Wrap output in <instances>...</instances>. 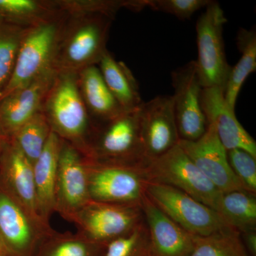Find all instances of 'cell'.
Listing matches in <instances>:
<instances>
[{"label":"cell","mask_w":256,"mask_h":256,"mask_svg":"<svg viewBox=\"0 0 256 256\" xmlns=\"http://www.w3.org/2000/svg\"><path fill=\"white\" fill-rule=\"evenodd\" d=\"M112 20L99 13L66 12L52 68L58 74H77L87 67L98 65L107 50Z\"/></svg>","instance_id":"obj_1"},{"label":"cell","mask_w":256,"mask_h":256,"mask_svg":"<svg viewBox=\"0 0 256 256\" xmlns=\"http://www.w3.org/2000/svg\"><path fill=\"white\" fill-rule=\"evenodd\" d=\"M42 111L52 130L86 156L94 124L79 90L77 74L57 75Z\"/></svg>","instance_id":"obj_2"},{"label":"cell","mask_w":256,"mask_h":256,"mask_svg":"<svg viewBox=\"0 0 256 256\" xmlns=\"http://www.w3.org/2000/svg\"><path fill=\"white\" fill-rule=\"evenodd\" d=\"M139 109L96 124L85 158L100 162L144 166L148 160L141 140Z\"/></svg>","instance_id":"obj_3"},{"label":"cell","mask_w":256,"mask_h":256,"mask_svg":"<svg viewBox=\"0 0 256 256\" xmlns=\"http://www.w3.org/2000/svg\"><path fill=\"white\" fill-rule=\"evenodd\" d=\"M66 12L57 9L30 26L18 50L14 70L0 100L52 68L56 47Z\"/></svg>","instance_id":"obj_4"},{"label":"cell","mask_w":256,"mask_h":256,"mask_svg":"<svg viewBox=\"0 0 256 256\" xmlns=\"http://www.w3.org/2000/svg\"><path fill=\"white\" fill-rule=\"evenodd\" d=\"M148 182L169 185L214 210L222 192L194 164L180 146L142 166Z\"/></svg>","instance_id":"obj_5"},{"label":"cell","mask_w":256,"mask_h":256,"mask_svg":"<svg viewBox=\"0 0 256 256\" xmlns=\"http://www.w3.org/2000/svg\"><path fill=\"white\" fill-rule=\"evenodd\" d=\"M85 160L92 201L140 204L148 182L142 166Z\"/></svg>","instance_id":"obj_6"},{"label":"cell","mask_w":256,"mask_h":256,"mask_svg":"<svg viewBox=\"0 0 256 256\" xmlns=\"http://www.w3.org/2000/svg\"><path fill=\"white\" fill-rule=\"evenodd\" d=\"M140 204L90 201L68 218L86 238L108 246L132 232L144 220Z\"/></svg>","instance_id":"obj_7"},{"label":"cell","mask_w":256,"mask_h":256,"mask_svg":"<svg viewBox=\"0 0 256 256\" xmlns=\"http://www.w3.org/2000/svg\"><path fill=\"white\" fill-rule=\"evenodd\" d=\"M146 194L162 212L193 235L204 236L232 228L216 210L173 186L148 182Z\"/></svg>","instance_id":"obj_8"},{"label":"cell","mask_w":256,"mask_h":256,"mask_svg":"<svg viewBox=\"0 0 256 256\" xmlns=\"http://www.w3.org/2000/svg\"><path fill=\"white\" fill-rule=\"evenodd\" d=\"M196 22L198 60H195L203 88H225L230 67L226 57L223 26L226 22L220 4L212 1Z\"/></svg>","instance_id":"obj_9"},{"label":"cell","mask_w":256,"mask_h":256,"mask_svg":"<svg viewBox=\"0 0 256 256\" xmlns=\"http://www.w3.org/2000/svg\"><path fill=\"white\" fill-rule=\"evenodd\" d=\"M0 188V242L8 256H34L43 238L53 232Z\"/></svg>","instance_id":"obj_10"},{"label":"cell","mask_w":256,"mask_h":256,"mask_svg":"<svg viewBox=\"0 0 256 256\" xmlns=\"http://www.w3.org/2000/svg\"><path fill=\"white\" fill-rule=\"evenodd\" d=\"M173 108L180 139L194 141L206 131L208 124L201 105L202 86L195 60L174 70L172 75Z\"/></svg>","instance_id":"obj_11"},{"label":"cell","mask_w":256,"mask_h":256,"mask_svg":"<svg viewBox=\"0 0 256 256\" xmlns=\"http://www.w3.org/2000/svg\"><path fill=\"white\" fill-rule=\"evenodd\" d=\"M90 201L85 156L63 140L57 170L55 212L68 220Z\"/></svg>","instance_id":"obj_12"},{"label":"cell","mask_w":256,"mask_h":256,"mask_svg":"<svg viewBox=\"0 0 256 256\" xmlns=\"http://www.w3.org/2000/svg\"><path fill=\"white\" fill-rule=\"evenodd\" d=\"M140 129L148 161L163 156L178 146L180 136L171 96H159L139 109Z\"/></svg>","instance_id":"obj_13"},{"label":"cell","mask_w":256,"mask_h":256,"mask_svg":"<svg viewBox=\"0 0 256 256\" xmlns=\"http://www.w3.org/2000/svg\"><path fill=\"white\" fill-rule=\"evenodd\" d=\"M178 146L198 169L222 193L246 191L229 165L227 150L220 142L212 124L194 141L180 140Z\"/></svg>","instance_id":"obj_14"},{"label":"cell","mask_w":256,"mask_h":256,"mask_svg":"<svg viewBox=\"0 0 256 256\" xmlns=\"http://www.w3.org/2000/svg\"><path fill=\"white\" fill-rule=\"evenodd\" d=\"M57 75L50 69L0 100V128L9 138L42 111Z\"/></svg>","instance_id":"obj_15"},{"label":"cell","mask_w":256,"mask_h":256,"mask_svg":"<svg viewBox=\"0 0 256 256\" xmlns=\"http://www.w3.org/2000/svg\"><path fill=\"white\" fill-rule=\"evenodd\" d=\"M202 110L208 124H212L220 142L227 150H244L256 158L255 140L244 129L224 98V88H203L201 92Z\"/></svg>","instance_id":"obj_16"},{"label":"cell","mask_w":256,"mask_h":256,"mask_svg":"<svg viewBox=\"0 0 256 256\" xmlns=\"http://www.w3.org/2000/svg\"><path fill=\"white\" fill-rule=\"evenodd\" d=\"M141 207L149 233L151 256H190L196 236L175 223L146 194L141 201Z\"/></svg>","instance_id":"obj_17"},{"label":"cell","mask_w":256,"mask_h":256,"mask_svg":"<svg viewBox=\"0 0 256 256\" xmlns=\"http://www.w3.org/2000/svg\"><path fill=\"white\" fill-rule=\"evenodd\" d=\"M2 170L4 190L33 218L44 224L37 208L33 165L10 138Z\"/></svg>","instance_id":"obj_18"},{"label":"cell","mask_w":256,"mask_h":256,"mask_svg":"<svg viewBox=\"0 0 256 256\" xmlns=\"http://www.w3.org/2000/svg\"><path fill=\"white\" fill-rule=\"evenodd\" d=\"M62 142L63 140L52 130L44 149L33 165L38 214L48 226L50 216L55 212L57 170Z\"/></svg>","instance_id":"obj_19"},{"label":"cell","mask_w":256,"mask_h":256,"mask_svg":"<svg viewBox=\"0 0 256 256\" xmlns=\"http://www.w3.org/2000/svg\"><path fill=\"white\" fill-rule=\"evenodd\" d=\"M79 90L92 120L106 122L126 112L106 85L97 65L77 74Z\"/></svg>","instance_id":"obj_20"},{"label":"cell","mask_w":256,"mask_h":256,"mask_svg":"<svg viewBox=\"0 0 256 256\" xmlns=\"http://www.w3.org/2000/svg\"><path fill=\"white\" fill-rule=\"evenodd\" d=\"M97 66L111 94L124 111L140 107L143 101L139 86L124 62H117L107 50Z\"/></svg>","instance_id":"obj_21"},{"label":"cell","mask_w":256,"mask_h":256,"mask_svg":"<svg viewBox=\"0 0 256 256\" xmlns=\"http://www.w3.org/2000/svg\"><path fill=\"white\" fill-rule=\"evenodd\" d=\"M237 46L240 54V60L230 68L224 88V98L227 105L235 110L237 98L242 84L248 77L256 70V34L255 30L240 28L236 38Z\"/></svg>","instance_id":"obj_22"},{"label":"cell","mask_w":256,"mask_h":256,"mask_svg":"<svg viewBox=\"0 0 256 256\" xmlns=\"http://www.w3.org/2000/svg\"><path fill=\"white\" fill-rule=\"evenodd\" d=\"M216 212L240 234L256 230V194L246 191L222 193Z\"/></svg>","instance_id":"obj_23"},{"label":"cell","mask_w":256,"mask_h":256,"mask_svg":"<svg viewBox=\"0 0 256 256\" xmlns=\"http://www.w3.org/2000/svg\"><path fill=\"white\" fill-rule=\"evenodd\" d=\"M107 246L96 244L78 233L53 230L40 242L34 256H105Z\"/></svg>","instance_id":"obj_24"},{"label":"cell","mask_w":256,"mask_h":256,"mask_svg":"<svg viewBox=\"0 0 256 256\" xmlns=\"http://www.w3.org/2000/svg\"><path fill=\"white\" fill-rule=\"evenodd\" d=\"M50 132V124L43 111H41L10 138L34 165L44 149Z\"/></svg>","instance_id":"obj_25"},{"label":"cell","mask_w":256,"mask_h":256,"mask_svg":"<svg viewBox=\"0 0 256 256\" xmlns=\"http://www.w3.org/2000/svg\"><path fill=\"white\" fill-rule=\"evenodd\" d=\"M190 256H250L240 232L227 228L204 236H196Z\"/></svg>","instance_id":"obj_26"},{"label":"cell","mask_w":256,"mask_h":256,"mask_svg":"<svg viewBox=\"0 0 256 256\" xmlns=\"http://www.w3.org/2000/svg\"><path fill=\"white\" fill-rule=\"evenodd\" d=\"M30 26L8 21L0 23V96L11 78L22 42Z\"/></svg>","instance_id":"obj_27"},{"label":"cell","mask_w":256,"mask_h":256,"mask_svg":"<svg viewBox=\"0 0 256 256\" xmlns=\"http://www.w3.org/2000/svg\"><path fill=\"white\" fill-rule=\"evenodd\" d=\"M58 9L55 1L0 0V14L4 21L32 26Z\"/></svg>","instance_id":"obj_28"},{"label":"cell","mask_w":256,"mask_h":256,"mask_svg":"<svg viewBox=\"0 0 256 256\" xmlns=\"http://www.w3.org/2000/svg\"><path fill=\"white\" fill-rule=\"evenodd\" d=\"M105 256H151L149 233L144 220L131 233L108 244Z\"/></svg>","instance_id":"obj_29"},{"label":"cell","mask_w":256,"mask_h":256,"mask_svg":"<svg viewBox=\"0 0 256 256\" xmlns=\"http://www.w3.org/2000/svg\"><path fill=\"white\" fill-rule=\"evenodd\" d=\"M229 165L244 188L249 193H256V158L244 150H227Z\"/></svg>","instance_id":"obj_30"},{"label":"cell","mask_w":256,"mask_h":256,"mask_svg":"<svg viewBox=\"0 0 256 256\" xmlns=\"http://www.w3.org/2000/svg\"><path fill=\"white\" fill-rule=\"evenodd\" d=\"M146 8L188 20L196 12L210 4V0H146Z\"/></svg>","instance_id":"obj_31"},{"label":"cell","mask_w":256,"mask_h":256,"mask_svg":"<svg viewBox=\"0 0 256 256\" xmlns=\"http://www.w3.org/2000/svg\"><path fill=\"white\" fill-rule=\"evenodd\" d=\"M244 246L248 254L256 256V230H249L240 234Z\"/></svg>","instance_id":"obj_32"},{"label":"cell","mask_w":256,"mask_h":256,"mask_svg":"<svg viewBox=\"0 0 256 256\" xmlns=\"http://www.w3.org/2000/svg\"><path fill=\"white\" fill-rule=\"evenodd\" d=\"M0 256H8L1 242H0Z\"/></svg>","instance_id":"obj_33"},{"label":"cell","mask_w":256,"mask_h":256,"mask_svg":"<svg viewBox=\"0 0 256 256\" xmlns=\"http://www.w3.org/2000/svg\"><path fill=\"white\" fill-rule=\"evenodd\" d=\"M4 21V18H3V16L0 14V23L3 22Z\"/></svg>","instance_id":"obj_34"}]
</instances>
